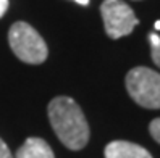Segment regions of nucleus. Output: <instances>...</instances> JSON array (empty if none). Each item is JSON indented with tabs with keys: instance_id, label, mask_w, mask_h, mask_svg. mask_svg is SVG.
<instances>
[{
	"instance_id": "nucleus-1",
	"label": "nucleus",
	"mask_w": 160,
	"mask_h": 158,
	"mask_svg": "<svg viewBox=\"0 0 160 158\" xmlns=\"http://www.w3.org/2000/svg\"><path fill=\"white\" fill-rule=\"evenodd\" d=\"M49 119L53 132L57 134L60 142L70 150H81L89 142V124L82 110L71 97H55L50 100Z\"/></svg>"
},
{
	"instance_id": "nucleus-2",
	"label": "nucleus",
	"mask_w": 160,
	"mask_h": 158,
	"mask_svg": "<svg viewBox=\"0 0 160 158\" xmlns=\"http://www.w3.org/2000/svg\"><path fill=\"white\" fill-rule=\"evenodd\" d=\"M8 44L12 52L28 65H41L49 55L47 44L41 34L24 21H16L12 24L8 31Z\"/></svg>"
},
{
	"instance_id": "nucleus-3",
	"label": "nucleus",
	"mask_w": 160,
	"mask_h": 158,
	"mask_svg": "<svg viewBox=\"0 0 160 158\" xmlns=\"http://www.w3.org/2000/svg\"><path fill=\"white\" fill-rule=\"evenodd\" d=\"M126 90L138 105L160 108V74L147 66H136L126 74Z\"/></svg>"
},
{
	"instance_id": "nucleus-4",
	"label": "nucleus",
	"mask_w": 160,
	"mask_h": 158,
	"mask_svg": "<svg viewBox=\"0 0 160 158\" xmlns=\"http://www.w3.org/2000/svg\"><path fill=\"white\" fill-rule=\"evenodd\" d=\"M103 27L110 39H120L133 32L139 24L133 8L121 0H105L100 5Z\"/></svg>"
},
{
	"instance_id": "nucleus-5",
	"label": "nucleus",
	"mask_w": 160,
	"mask_h": 158,
	"mask_svg": "<svg viewBox=\"0 0 160 158\" xmlns=\"http://www.w3.org/2000/svg\"><path fill=\"white\" fill-rule=\"evenodd\" d=\"M103 155L105 158H152V155L144 147L128 141L110 142L103 150Z\"/></svg>"
},
{
	"instance_id": "nucleus-6",
	"label": "nucleus",
	"mask_w": 160,
	"mask_h": 158,
	"mask_svg": "<svg viewBox=\"0 0 160 158\" xmlns=\"http://www.w3.org/2000/svg\"><path fill=\"white\" fill-rule=\"evenodd\" d=\"M15 158H55L52 147L41 137H29L16 150Z\"/></svg>"
},
{
	"instance_id": "nucleus-7",
	"label": "nucleus",
	"mask_w": 160,
	"mask_h": 158,
	"mask_svg": "<svg viewBox=\"0 0 160 158\" xmlns=\"http://www.w3.org/2000/svg\"><path fill=\"white\" fill-rule=\"evenodd\" d=\"M149 42H150V55H152V60L157 66L160 68V36L157 34H149Z\"/></svg>"
},
{
	"instance_id": "nucleus-8",
	"label": "nucleus",
	"mask_w": 160,
	"mask_h": 158,
	"mask_svg": "<svg viewBox=\"0 0 160 158\" xmlns=\"http://www.w3.org/2000/svg\"><path fill=\"white\" fill-rule=\"evenodd\" d=\"M149 132L160 144V118H155L154 121L149 124Z\"/></svg>"
},
{
	"instance_id": "nucleus-9",
	"label": "nucleus",
	"mask_w": 160,
	"mask_h": 158,
	"mask_svg": "<svg viewBox=\"0 0 160 158\" xmlns=\"http://www.w3.org/2000/svg\"><path fill=\"white\" fill-rule=\"evenodd\" d=\"M0 158H13L10 148H8V145L0 139Z\"/></svg>"
},
{
	"instance_id": "nucleus-10",
	"label": "nucleus",
	"mask_w": 160,
	"mask_h": 158,
	"mask_svg": "<svg viewBox=\"0 0 160 158\" xmlns=\"http://www.w3.org/2000/svg\"><path fill=\"white\" fill-rule=\"evenodd\" d=\"M8 10V0H0V18H2Z\"/></svg>"
},
{
	"instance_id": "nucleus-11",
	"label": "nucleus",
	"mask_w": 160,
	"mask_h": 158,
	"mask_svg": "<svg viewBox=\"0 0 160 158\" xmlns=\"http://www.w3.org/2000/svg\"><path fill=\"white\" fill-rule=\"evenodd\" d=\"M76 3H79V5H88L89 3V0H74Z\"/></svg>"
},
{
	"instance_id": "nucleus-12",
	"label": "nucleus",
	"mask_w": 160,
	"mask_h": 158,
	"mask_svg": "<svg viewBox=\"0 0 160 158\" xmlns=\"http://www.w3.org/2000/svg\"><path fill=\"white\" fill-rule=\"evenodd\" d=\"M155 29H160V21H157V23H155Z\"/></svg>"
}]
</instances>
